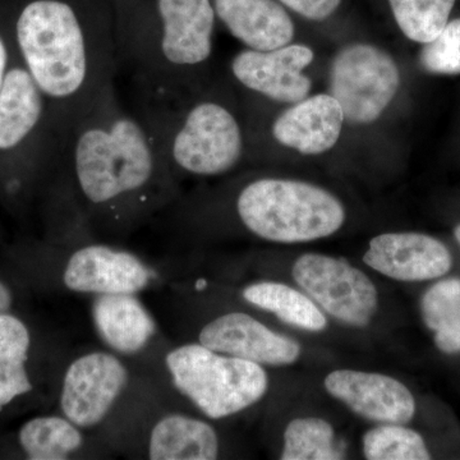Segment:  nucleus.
<instances>
[{"mask_svg": "<svg viewBox=\"0 0 460 460\" xmlns=\"http://www.w3.org/2000/svg\"><path fill=\"white\" fill-rule=\"evenodd\" d=\"M454 235H456V241H458V243L460 244V224L456 229H454Z\"/></svg>", "mask_w": 460, "mask_h": 460, "instance_id": "obj_30", "label": "nucleus"}, {"mask_svg": "<svg viewBox=\"0 0 460 460\" xmlns=\"http://www.w3.org/2000/svg\"><path fill=\"white\" fill-rule=\"evenodd\" d=\"M292 277L323 313L345 325L366 328L377 313L376 286L343 259L305 253L293 263Z\"/></svg>", "mask_w": 460, "mask_h": 460, "instance_id": "obj_11", "label": "nucleus"}, {"mask_svg": "<svg viewBox=\"0 0 460 460\" xmlns=\"http://www.w3.org/2000/svg\"><path fill=\"white\" fill-rule=\"evenodd\" d=\"M363 454L368 460L431 459L419 432L396 423H381L363 436Z\"/></svg>", "mask_w": 460, "mask_h": 460, "instance_id": "obj_25", "label": "nucleus"}, {"mask_svg": "<svg viewBox=\"0 0 460 460\" xmlns=\"http://www.w3.org/2000/svg\"><path fill=\"white\" fill-rule=\"evenodd\" d=\"M281 460L344 459L334 428L319 417H299L288 423L283 435Z\"/></svg>", "mask_w": 460, "mask_h": 460, "instance_id": "obj_23", "label": "nucleus"}, {"mask_svg": "<svg viewBox=\"0 0 460 460\" xmlns=\"http://www.w3.org/2000/svg\"><path fill=\"white\" fill-rule=\"evenodd\" d=\"M48 283L68 295L98 296L164 289L183 280L186 261L148 257L117 242L86 239L50 242L45 247Z\"/></svg>", "mask_w": 460, "mask_h": 460, "instance_id": "obj_7", "label": "nucleus"}, {"mask_svg": "<svg viewBox=\"0 0 460 460\" xmlns=\"http://www.w3.org/2000/svg\"><path fill=\"white\" fill-rule=\"evenodd\" d=\"M163 401V390L146 366L104 347H83L72 349L63 366L54 405L118 456L133 429Z\"/></svg>", "mask_w": 460, "mask_h": 460, "instance_id": "obj_4", "label": "nucleus"}, {"mask_svg": "<svg viewBox=\"0 0 460 460\" xmlns=\"http://www.w3.org/2000/svg\"><path fill=\"white\" fill-rule=\"evenodd\" d=\"M211 0H153L117 26L118 65L131 75L136 104L199 89L214 48Z\"/></svg>", "mask_w": 460, "mask_h": 460, "instance_id": "obj_3", "label": "nucleus"}, {"mask_svg": "<svg viewBox=\"0 0 460 460\" xmlns=\"http://www.w3.org/2000/svg\"><path fill=\"white\" fill-rule=\"evenodd\" d=\"M401 31L411 41L426 44L449 22L456 0H389Z\"/></svg>", "mask_w": 460, "mask_h": 460, "instance_id": "obj_24", "label": "nucleus"}, {"mask_svg": "<svg viewBox=\"0 0 460 460\" xmlns=\"http://www.w3.org/2000/svg\"><path fill=\"white\" fill-rule=\"evenodd\" d=\"M239 296L250 307L274 314L287 325L311 332L328 328L323 311L310 296L280 281H253L239 290Z\"/></svg>", "mask_w": 460, "mask_h": 460, "instance_id": "obj_21", "label": "nucleus"}, {"mask_svg": "<svg viewBox=\"0 0 460 460\" xmlns=\"http://www.w3.org/2000/svg\"><path fill=\"white\" fill-rule=\"evenodd\" d=\"M401 87L395 60L371 44L343 48L330 68V95L343 109L345 120L370 124L392 104Z\"/></svg>", "mask_w": 460, "mask_h": 460, "instance_id": "obj_10", "label": "nucleus"}, {"mask_svg": "<svg viewBox=\"0 0 460 460\" xmlns=\"http://www.w3.org/2000/svg\"><path fill=\"white\" fill-rule=\"evenodd\" d=\"M11 66V51H9L4 36L0 32V90H2L3 83H4L5 75H7L9 66Z\"/></svg>", "mask_w": 460, "mask_h": 460, "instance_id": "obj_28", "label": "nucleus"}, {"mask_svg": "<svg viewBox=\"0 0 460 460\" xmlns=\"http://www.w3.org/2000/svg\"><path fill=\"white\" fill-rule=\"evenodd\" d=\"M326 392L357 416L376 423L407 425L416 414V401L404 384L378 372L337 370L323 381Z\"/></svg>", "mask_w": 460, "mask_h": 460, "instance_id": "obj_15", "label": "nucleus"}, {"mask_svg": "<svg viewBox=\"0 0 460 460\" xmlns=\"http://www.w3.org/2000/svg\"><path fill=\"white\" fill-rule=\"evenodd\" d=\"M344 120L338 100L317 93L283 111L272 123L271 135L278 144L299 154L320 155L338 144Z\"/></svg>", "mask_w": 460, "mask_h": 460, "instance_id": "obj_18", "label": "nucleus"}, {"mask_svg": "<svg viewBox=\"0 0 460 460\" xmlns=\"http://www.w3.org/2000/svg\"><path fill=\"white\" fill-rule=\"evenodd\" d=\"M420 66L431 75H460V18L449 21L420 51Z\"/></svg>", "mask_w": 460, "mask_h": 460, "instance_id": "obj_26", "label": "nucleus"}, {"mask_svg": "<svg viewBox=\"0 0 460 460\" xmlns=\"http://www.w3.org/2000/svg\"><path fill=\"white\" fill-rule=\"evenodd\" d=\"M426 326L435 334L443 353H460V279L450 278L434 284L420 301Z\"/></svg>", "mask_w": 460, "mask_h": 460, "instance_id": "obj_22", "label": "nucleus"}, {"mask_svg": "<svg viewBox=\"0 0 460 460\" xmlns=\"http://www.w3.org/2000/svg\"><path fill=\"white\" fill-rule=\"evenodd\" d=\"M17 447L30 460H100L117 456L98 436L78 428L59 411L26 420L18 429Z\"/></svg>", "mask_w": 460, "mask_h": 460, "instance_id": "obj_17", "label": "nucleus"}, {"mask_svg": "<svg viewBox=\"0 0 460 460\" xmlns=\"http://www.w3.org/2000/svg\"><path fill=\"white\" fill-rule=\"evenodd\" d=\"M314 53L302 44H288L269 51L244 49L230 62V74L243 89L272 102L295 104L307 98L313 81L304 69Z\"/></svg>", "mask_w": 460, "mask_h": 460, "instance_id": "obj_14", "label": "nucleus"}, {"mask_svg": "<svg viewBox=\"0 0 460 460\" xmlns=\"http://www.w3.org/2000/svg\"><path fill=\"white\" fill-rule=\"evenodd\" d=\"M239 226L272 243L319 241L341 230L345 208L329 190L307 181L262 177L248 181L232 199Z\"/></svg>", "mask_w": 460, "mask_h": 460, "instance_id": "obj_8", "label": "nucleus"}, {"mask_svg": "<svg viewBox=\"0 0 460 460\" xmlns=\"http://www.w3.org/2000/svg\"><path fill=\"white\" fill-rule=\"evenodd\" d=\"M215 14L247 49L269 51L295 38V23L275 0H211Z\"/></svg>", "mask_w": 460, "mask_h": 460, "instance_id": "obj_20", "label": "nucleus"}, {"mask_svg": "<svg viewBox=\"0 0 460 460\" xmlns=\"http://www.w3.org/2000/svg\"><path fill=\"white\" fill-rule=\"evenodd\" d=\"M54 204L93 237L119 241L156 220L181 195L146 124L107 84L60 138Z\"/></svg>", "mask_w": 460, "mask_h": 460, "instance_id": "obj_1", "label": "nucleus"}, {"mask_svg": "<svg viewBox=\"0 0 460 460\" xmlns=\"http://www.w3.org/2000/svg\"><path fill=\"white\" fill-rule=\"evenodd\" d=\"M175 180L220 177L234 171L246 153V135L226 102L199 89L178 98L136 104Z\"/></svg>", "mask_w": 460, "mask_h": 460, "instance_id": "obj_5", "label": "nucleus"}, {"mask_svg": "<svg viewBox=\"0 0 460 460\" xmlns=\"http://www.w3.org/2000/svg\"><path fill=\"white\" fill-rule=\"evenodd\" d=\"M39 341L29 323L17 314H0V414L23 399L40 394L41 384L56 387L59 378L35 374Z\"/></svg>", "mask_w": 460, "mask_h": 460, "instance_id": "obj_19", "label": "nucleus"}, {"mask_svg": "<svg viewBox=\"0 0 460 460\" xmlns=\"http://www.w3.org/2000/svg\"><path fill=\"white\" fill-rule=\"evenodd\" d=\"M14 305L13 290L4 281L0 280V314L12 313Z\"/></svg>", "mask_w": 460, "mask_h": 460, "instance_id": "obj_29", "label": "nucleus"}, {"mask_svg": "<svg viewBox=\"0 0 460 460\" xmlns=\"http://www.w3.org/2000/svg\"><path fill=\"white\" fill-rule=\"evenodd\" d=\"M18 56L44 93L60 138L114 83L117 27L75 0H31L14 25Z\"/></svg>", "mask_w": 460, "mask_h": 460, "instance_id": "obj_2", "label": "nucleus"}, {"mask_svg": "<svg viewBox=\"0 0 460 460\" xmlns=\"http://www.w3.org/2000/svg\"><path fill=\"white\" fill-rule=\"evenodd\" d=\"M190 341L263 367L293 365L301 356L298 341L275 332L252 314L242 310L222 311L199 321Z\"/></svg>", "mask_w": 460, "mask_h": 460, "instance_id": "obj_13", "label": "nucleus"}, {"mask_svg": "<svg viewBox=\"0 0 460 460\" xmlns=\"http://www.w3.org/2000/svg\"><path fill=\"white\" fill-rule=\"evenodd\" d=\"M299 16L311 21H323L332 16L341 0H279Z\"/></svg>", "mask_w": 460, "mask_h": 460, "instance_id": "obj_27", "label": "nucleus"}, {"mask_svg": "<svg viewBox=\"0 0 460 460\" xmlns=\"http://www.w3.org/2000/svg\"><path fill=\"white\" fill-rule=\"evenodd\" d=\"M169 404L220 422L255 407L268 395L259 363L215 352L193 341L168 343L147 363Z\"/></svg>", "mask_w": 460, "mask_h": 460, "instance_id": "obj_6", "label": "nucleus"}, {"mask_svg": "<svg viewBox=\"0 0 460 460\" xmlns=\"http://www.w3.org/2000/svg\"><path fill=\"white\" fill-rule=\"evenodd\" d=\"M223 452L215 420L163 401L133 429L118 456L138 460H215Z\"/></svg>", "mask_w": 460, "mask_h": 460, "instance_id": "obj_9", "label": "nucleus"}, {"mask_svg": "<svg viewBox=\"0 0 460 460\" xmlns=\"http://www.w3.org/2000/svg\"><path fill=\"white\" fill-rule=\"evenodd\" d=\"M363 262L398 281L438 279L450 271L452 255L443 243L422 233H385L370 241Z\"/></svg>", "mask_w": 460, "mask_h": 460, "instance_id": "obj_16", "label": "nucleus"}, {"mask_svg": "<svg viewBox=\"0 0 460 460\" xmlns=\"http://www.w3.org/2000/svg\"><path fill=\"white\" fill-rule=\"evenodd\" d=\"M90 317L102 347L142 366L171 339L137 293L90 296Z\"/></svg>", "mask_w": 460, "mask_h": 460, "instance_id": "obj_12", "label": "nucleus"}]
</instances>
